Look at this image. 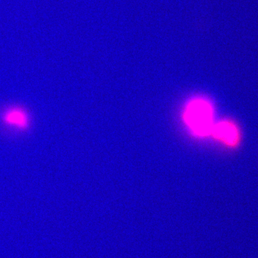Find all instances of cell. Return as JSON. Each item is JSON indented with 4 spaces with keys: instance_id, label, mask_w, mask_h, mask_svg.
<instances>
[{
    "instance_id": "3957f363",
    "label": "cell",
    "mask_w": 258,
    "mask_h": 258,
    "mask_svg": "<svg viewBox=\"0 0 258 258\" xmlns=\"http://www.w3.org/2000/svg\"><path fill=\"white\" fill-rule=\"evenodd\" d=\"M211 135L222 143L235 146L239 140V132L236 126L231 122L221 121L214 124Z\"/></svg>"
},
{
    "instance_id": "6da1fadb",
    "label": "cell",
    "mask_w": 258,
    "mask_h": 258,
    "mask_svg": "<svg viewBox=\"0 0 258 258\" xmlns=\"http://www.w3.org/2000/svg\"><path fill=\"white\" fill-rule=\"evenodd\" d=\"M183 120L193 134L205 137L211 134L214 126V109L210 102L202 98L192 99L183 112Z\"/></svg>"
},
{
    "instance_id": "7a4b0ae2",
    "label": "cell",
    "mask_w": 258,
    "mask_h": 258,
    "mask_svg": "<svg viewBox=\"0 0 258 258\" xmlns=\"http://www.w3.org/2000/svg\"><path fill=\"white\" fill-rule=\"evenodd\" d=\"M1 120L6 126L19 131H27L30 127L31 117L27 110L22 106H10L2 113Z\"/></svg>"
}]
</instances>
